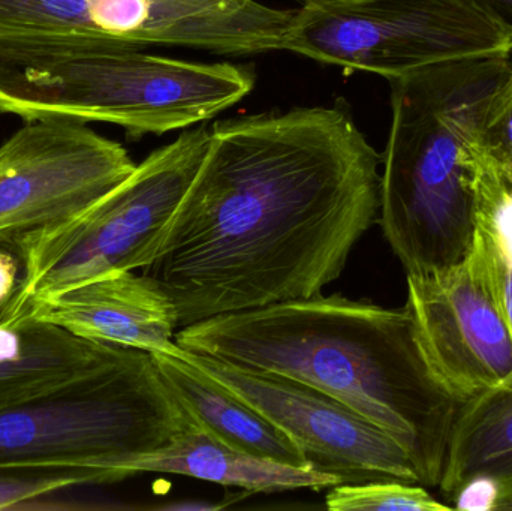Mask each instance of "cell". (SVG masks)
Instances as JSON below:
<instances>
[{
  "mask_svg": "<svg viewBox=\"0 0 512 511\" xmlns=\"http://www.w3.org/2000/svg\"><path fill=\"white\" fill-rule=\"evenodd\" d=\"M381 167L343 101L215 123L143 275L179 329L321 296L378 219Z\"/></svg>",
  "mask_w": 512,
  "mask_h": 511,
  "instance_id": "1",
  "label": "cell"
},
{
  "mask_svg": "<svg viewBox=\"0 0 512 511\" xmlns=\"http://www.w3.org/2000/svg\"><path fill=\"white\" fill-rule=\"evenodd\" d=\"M177 347L309 384L387 432L439 486L457 404L427 369L408 308L342 294L219 315L177 330Z\"/></svg>",
  "mask_w": 512,
  "mask_h": 511,
  "instance_id": "2",
  "label": "cell"
},
{
  "mask_svg": "<svg viewBox=\"0 0 512 511\" xmlns=\"http://www.w3.org/2000/svg\"><path fill=\"white\" fill-rule=\"evenodd\" d=\"M511 69V57H481L387 80L379 222L408 275L453 266L471 251L474 143L487 102Z\"/></svg>",
  "mask_w": 512,
  "mask_h": 511,
  "instance_id": "3",
  "label": "cell"
},
{
  "mask_svg": "<svg viewBox=\"0 0 512 511\" xmlns=\"http://www.w3.org/2000/svg\"><path fill=\"white\" fill-rule=\"evenodd\" d=\"M254 87L246 66L105 48L0 74V113L110 123L138 140L207 123Z\"/></svg>",
  "mask_w": 512,
  "mask_h": 511,
  "instance_id": "4",
  "label": "cell"
},
{
  "mask_svg": "<svg viewBox=\"0 0 512 511\" xmlns=\"http://www.w3.org/2000/svg\"><path fill=\"white\" fill-rule=\"evenodd\" d=\"M200 426L152 354L126 347L101 368L0 411V467L87 468L120 482L129 459Z\"/></svg>",
  "mask_w": 512,
  "mask_h": 511,
  "instance_id": "5",
  "label": "cell"
},
{
  "mask_svg": "<svg viewBox=\"0 0 512 511\" xmlns=\"http://www.w3.org/2000/svg\"><path fill=\"white\" fill-rule=\"evenodd\" d=\"M292 17L261 0H0V74L105 48L270 53Z\"/></svg>",
  "mask_w": 512,
  "mask_h": 511,
  "instance_id": "6",
  "label": "cell"
},
{
  "mask_svg": "<svg viewBox=\"0 0 512 511\" xmlns=\"http://www.w3.org/2000/svg\"><path fill=\"white\" fill-rule=\"evenodd\" d=\"M209 141L207 123L185 129L77 218L12 249L23 275L0 308V323L30 300L144 269L197 176Z\"/></svg>",
  "mask_w": 512,
  "mask_h": 511,
  "instance_id": "7",
  "label": "cell"
},
{
  "mask_svg": "<svg viewBox=\"0 0 512 511\" xmlns=\"http://www.w3.org/2000/svg\"><path fill=\"white\" fill-rule=\"evenodd\" d=\"M280 51L391 80L439 63L511 57L512 32L472 0H330L294 9Z\"/></svg>",
  "mask_w": 512,
  "mask_h": 511,
  "instance_id": "8",
  "label": "cell"
},
{
  "mask_svg": "<svg viewBox=\"0 0 512 511\" xmlns=\"http://www.w3.org/2000/svg\"><path fill=\"white\" fill-rule=\"evenodd\" d=\"M137 167L87 123L24 120L0 146V248H17L89 209Z\"/></svg>",
  "mask_w": 512,
  "mask_h": 511,
  "instance_id": "9",
  "label": "cell"
},
{
  "mask_svg": "<svg viewBox=\"0 0 512 511\" xmlns=\"http://www.w3.org/2000/svg\"><path fill=\"white\" fill-rule=\"evenodd\" d=\"M215 378L277 426L306 459L342 485L400 480L420 483L408 453L378 426L333 396L294 378L243 368L215 357L173 353Z\"/></svg>",
  "mask_w": 512,
  "mask_h": 511,
  "instance_id": "10",
  "label": "cell"
},
{
  "mask_svg": "<svg viewBox=\"0 0 512 511\" xmlns=\"http://www.w3.org/2000/svg\"><path fill=\"white\" fill-rule=\"evenodd\" d=\"M406 308L436 383L457 404L512 387V336L480 252L459 263L408 275Z\"/></svg>",
  "mask_w": 512,
  "mask_h": 511,
  "instance_id": "11",
  "label": "cell"
},
{
  "mask_svg": "<svg viewBox=\"0 0 512 511\" xmlns=\"http://www.w3.org/2000/svg\"><path fill=\"white\" fill-rule=\"evenodd\" d=\"M27 323L62 327L80 338L147 353L171 354L177 347L176 309L141 273L119 272L27 302L0 323L17 330Z\"/></svg>",
  "mask_w": 512,
  "mask_h": 511,
  "instance_id": "12",
  "label": "cell"
},
{
  "mask_svg": "<svg viewBox=\"0 0 512 511\" xmlns=\"http://www.w3.org/2000/svg\"><path fill=\"white\" fill-rule=\"evenodd\" d=\"M439 488L460 510L512 506V387L459 405Z\"/></svg>",
  "mask_w": 512,
  "mask_h": 511,
  "instance_id": "13",
  "label": "cell"
},
{
  "mask_svg": "<svg viewBox=\"0 0 512 511\" xmlns=\"http://www.w3.org/2000/svg\"><path fill=\"white\" fill-rule=\"evenodd\" d=\"M123 473L176 474L249 492L322 491L342 485L337 477L310 467H292L233 449L201 426L158 452L129 459Z\"/></svg>",
  "mask_w": 512,
  "mask_h": 511,
  "instance_id": "14",
  "label": "cell"
},
{
  "mask_svg": "<svg viewBox=\"0 0 512 511\" xmlns=\"http://www.w3.org/2000/svg\"><path fill=\"white\" fill-rule=\"evenodd\" d=\"M165 383L201 428L233 449L292 467H307L298 447L248 402L179 354L150 353Z\"/></svg>",
  "mask_w": 512,
  "mask_h": 511,
  "instance_id": "15",
  "label": "cell"
},
{
  "mask_svg": "<svg viewBox=\"0 0 512 511\" xmlns=\"http://www.w3.org/2000/svg\"><path fill=\"white\" fill-rule=\"evenodd\" d=\"M21 345L0 360V411L38 398L120 356L126 347L80 338L45 323L18 327Z\"/></svg>",
  "mask_w": 512,
  "mask_h": 511,
  "instance_id": "16",
  "label": "cell"
},
{
  "mask_svg": "<svg viewBox=\"0 0 512 511\" xmlns=\"http://www.w3.org/2000/svg\"><path fill=\"white\" fill-rule=\"evenodd\" d=\"M475 233L499 309L512 336V173L474 143Z\"/></svg>",
  "mask_w": 512,
  "mask_h": 511,
  "instance_id": "17",
  "label": "cell"
},
{
  "mask_svg": "<svg viewBox=\"0 0 512 511\" xmlns=\"http://www.w3.org/2000/svg\"><path fill=\"white\" fill-rule=\"evenodd\" d=\"M331 511H448L453 507L439 503L423 485L378 480L358 485H337L325 498Z\"/></svg>",
  "mask_w": 512,
  "mask_h": 511,
  "instance_id": "18",
  "label": "cell"
},
{
  "mask_svg": "<svg viewBox=\"0 0 512 511\" xmlns=\"http://www.w3.org/2000/svg\"><path fill=\"white\" fill-rule=\"evenodd\" d=\"M113 474L87 468L0 467V510H17L24 503L74 486L116 483Z\"/></svg>",
  "mask_w": 512,
  "mask_h": 511,
  "instance_id": "19",
  "label": "cell"
},
{
  "mask_svg": "<svg viewBox=\"0 0 512 511\" xmlns=\"http://www.w3.org/2000/svg\"><path fill=\"white\" fill-rule=\"evenodd\" d=\"M478 141L512 173V69L487 102Z\"/></svg>",
  "mask_w": 512,
  "mask_h": 511,
  "instance_id": "20",
  "label": "cell"
},
{
  "mask_svg": "<svg viewBox=\"0 0 512 511\" xmlns=\"http://www.w3.org/2000/svg\"><path fill=\"white\" fill-rule=\"evenodd\" d=\"M18 284V258L0 248V308L8 303Z\"/></svg>",
  "mask_w": 512,
  "mask_h": 511,
  "instance_id": "21",
  "label": "cell"
},
{
  "mask_svg": "<svg viewBox=\"0 0 512 511\" xmlns=\"http://www.w3.org/2000/svg\"><path fill=\"white\" fill-rule=\"evenodd\" d=\"M512 32V0H472Z\"/></svg>",
  "mask_w": 512,
  "mask_h": 511,
  "instance_id": "22",
  "label": "cell"
},
{
  "mask_svg": "<svg viewBox=\"0 0 512 511\" xmlns=\"http://www.w3.org/2000/svg\"><path fill=\"white\" fill-rule=\"evenodd\" d=\"M20 333L0 326V360L11 359L20 350Z\"/></svg>",
  "mask_w": 512,
  "mask_h": 511,
  "instance_id": "23",
  "label": "cell"
},
{
  "mask_svg": "<svg viewBox=\"0 0 512 511\" xmlns=\"http://www.w3.org/2000/svg\"><path fill=\"white\" fill-rule=\"evenodd\" d=\"M301 2H303V5H306V3L330 2V0H301Z\"/></svg>",
  "mask_w": 512,
  "mask_h": 511,
  "instance_id": "24",
  "label": "cell"
}]
</instances>
